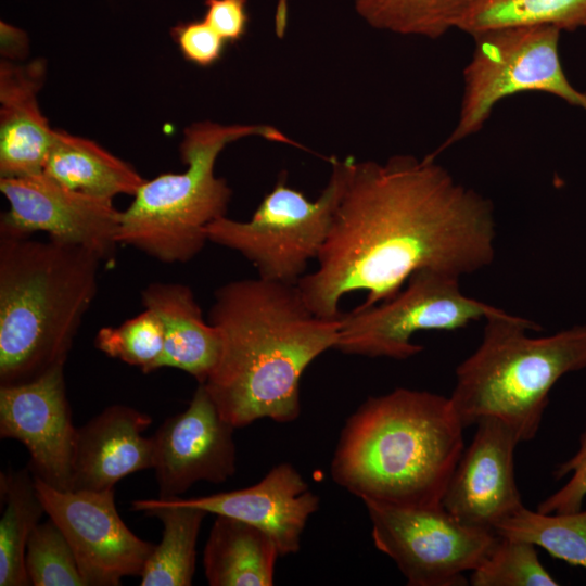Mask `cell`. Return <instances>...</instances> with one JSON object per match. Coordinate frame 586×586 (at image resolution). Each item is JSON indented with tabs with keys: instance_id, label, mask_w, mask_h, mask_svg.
Instances as JSON below:
<instances>
[{
	"instance_id": "cell-29",
	"label": "cell",
	"mask_w": 586,
	"mask_h": 586,
	"mask_svg": "<svg viewBox=\"0 0 586 586\" xmlns=\"http://www.w3.org/2000/svg\"><path fill=\"white\" fill-rule=\"evenodd\" d=\"M25 566L35 586H87L67 538L50 518L33 531Z\"/></svg>"
},
{
	"instance_id": "cell-19",
	"label": "cell",
	"mask_w": 586,
	"mask_h": 586,
	"mask_svg": "<svg viewBox=\"0 0 586 586\" xmlns=\"http://www.w3.org/2000/svg\"><path fill=\"white\" fill-rule=\"evenodd\" d=\"M141 302L163 327L158 369L176 368L204 383L218 360L220 337L204 318L191 288L177 282H152L141 291Z\"/></svg>"
},
{
	"instance_id": "cell-3",
	"label": "cell",
	"mask_w": 586,
	"mask_h": 586,
	"mask_svg": "<svg viewBox=\"0 0 586 586\" xmlns=\"http://www.w3.org/2000/svg\"><path fill=\"white\" fill-rule=\"evenodd\" d=\"M463 429L450 397L406 387L370 396L345 421L332 479L361 500L442 505Z\"/></svg>"
},
{
	"instance_id": "cell-28",
	"label": "cell",
	"mask_w": 586,
	"mask_h": 586,
	"mask_svg": "<svg viewBox=\"0 0 586 586\" xmlns=\"http://www.w3.org/2000/svg\"><path fill=\"white\" fill-rule=\"evenodd\" d=\"M94 344L112 358L139 367L144 373L152 372L158 369L164 348L163 327L157 316L144 308L117 327L101 328Z\"/></svg>"
},
{
	"instance_id": "cell-23",
	"label": "cell",
	"mask_w": 586,
	"mask_h": 586,
	"mask_svg": "<svg viewBox=\"0 0 586 586\" xmlns=\"http://www.w3.org/2000/svg\"><path fill=\"white\" fill-rule=\"evenodd\" d=\"M30 469L1 474L5 508L0 520V586L29 585L25 566L28 539L46 513Z\"/></svg>"
},
{
	"instance_id": "cell-12",
	"label": "cell",
	"mask_w": 586,
	"mask_h": 586,
	"mask_svg": "<svg viewBox=\"0 0 586 586\" xmlns=\"http://www.w3.org/2000/svg\"><path fill=\"white\" fill-rule=\"evenodd\" d=\"M46 513L61 528L87 586H117L140 576L154 544L133 534L118 514L114 488L62 491L35 476Z\"/></svg>"
},
{
	"instance_id": "cell-10",
	"label": "cell",
	"mask_w": 586,
	"mask_h": 586,
	"mask_svg": "<svg viewBox=\"0 0 586 586\" xmlns=\"http://www.w3.org/2000/svg\"><path fill=\"white\" fill-rule=\"evenodd\" d=\"M378 550L390 557L409 586H461L486 558L498 535L453 518L442 505L402 506L361 500Z\"/></svg>"
},
{
	"instance_id": "cell-1",
	"label": "cell",
	"mask_w": 586,
	"mask_h": 586,
	"mask_svg": "<svg viewBox=\"0 0 586 586\" xmlns=\"http://www.w3.org/2000/svg\"><path fill=\"white\" fill-rule=\"evenodd\" d=\"M491 200L425 156L384 163L351 156L345 188L317 258L297 286L317 316H340L341 298L365 291L361 306L395 296L419 269L461 277L495 258Z\"/></svg>"
},
{
	"instance_id": "cell-27",
	"label": "cell",
	"mask_w": 586,
	"mask_h": 586,
	"mask_svg": "<svg viewBox=\"0 0 586 586\" xmlns=\"http://www.w3.org/2000/svg\"><path fill=\"white\" fill-rule=\"evenodd\" d=\"M473 586H557L559 583L538 558L530 542L498 535L494 547L471 572Z\"/></svg>"
},
{
	"instance_id": "cell-32",
	"label": "cell",
	"mask_w": 586,
	"mask_h": 586,
	"mask_svg": "<svg viewBox=\"0 0 586 586\" xmlns=\"http://www.w3.org/2000/svg\"><path fill=\"white\" fill-rule=\"evenodd\" d=\"M203 20L227 41H238L249 24L247 0H205Z\"/></svg>"
},
{
	"instance_id": "cell-13",
	"label": "cell",
	"mask_w": 586,
	"mask_h": 586,
	"mask_svg": "<svg viewBox=\"0 0 586 586\" xmlns=\"http://www.w3.org/2000/svg\"><path fill=\"white\" fill-rule=\"evenodd\" d=\"M77 428L66 395L64 366L25 383L0 387V436L23 443L35 476L72 489Z\"/></svg>"
},
{
	"instance_id": "cell-14",
	"label": "cell",
	"mask_w": 586,
	"mask_h": 586,
	"mask_svg": "<svg viewBox=\"0 0 586 586\" xmlns=\"http://www.w3.org/2000/svg\"><path fill=\"white\" fill-rule=\"evenodd\" d=\"M234 426L199 383L188 408L154 433L158 498L179 497L194 483H222L235 472Z\"/></svg>"
},
{
	"instance_id": "cell-5",
	"label": "cell",
	"mask_w": 586,
	"mask_h": 586,
	"mask_svg": "<svg viewBox=\"0 0 586 586\" xmlns=\"http://www.w3.org/2000/svg\"><path fill=\"white\" fill-rule=\"evenodd\" d=\"M543 329L505 310L485 318L479 347L456 369L450 400L464 428L493 417L520 443L533 440L549 394L565 374L586 368V323L531 337Z\"/></svg>"
},
{
	"instance_id": "cell-24",
	"label": "cell",
	"mask_w": 586,
	"mask_h": 586,
	"mask_svg": "<svg viewBox=\"0 0 586 586\" xmlns=\"http://www.w3.org/2000/svg\"><path fill=\"white\" fill-rule=\"evenodd\" d=\"M586 27V0H467L457 29L472 37L513 26Z\"/></svg>"
},
{
	"instance_id": "cell-21",
	"label": "cell",
	"mask_w": 586,
	"mask_h": 586,
	"mask_svg": "<svg viewBox=\"0 0 586 586\" xmlns=\"http://www.w3.org/2000/svg\"><path fill=\"white\" fill-rule=\"evenodd\" d=\"M43 173L68 189L99 198L135 195L144 179L92 140L54 130Z\"/></svg>"
},
{
	"instance_id": "cell-31",
	"label": "cell",
	"mask_w": 586,
	"mask_h": 586,
	"mask_svg": "<svg viewBox=\"0 0 586 586\" xmlns=\"http://www.w3.org/2000/svg\"><path fill=\"white\" fill-rule=\"evenodd\" d=\"M171 35L183 56L199 66L216 63L226 44L204 20L179 23L171 29Z\"/></svg>"
},
{
	"instance_id": "cell-18",
	"label": "cell",
	"mask_w": 586,
	"mask_h": 586,
	"mask_svg": "<svg viewBox=\"0 0 586 586\" xmlns=\"http://www.w3.org/2000/svg\"><path fill=\"white\" fill-rule=\"evenodd\" d=\"M46 64L36 59L0 64V178L43 171L54 130L40 111L38 94Z\"/></svg>"
},
{
	"instance_id": "cell-8",
	"label": "cell",
	"mask_w": 586,
	"mask_h": 586,
	"mask_svg": "<svg viewBox=\"0 0 586 586\" xmlns=\"http://www.w3.org/2000/svg\"><path fill=\"white\" fill-rule=\"evenodd\" d=\"M560 33L553 26L540 25L502 27L473 36L474 51L463 69L458 122L428 157L435 160L446 149L479 132L494 106L515 93H550L586 112V91L572 85L560 62Z\"/></svg>"
},
{
	"instance_id": "cell-20",
	"label": "cell",
	"mask_w": 586,
	"mask_h": 586,
	"mask_svg": "<svg viewBox=\"0 0 586 586\" xmlns=\"http://www.w3.org/2000/svg\"><path fill=\"white\" fill-rule=\"evenodd\" d=\"M280 557L271 537L246 522L216 515L203 552L211 586H271Z\"/></svg>"
},
{
	"instance_id": "cell-16",
	"label": "cell",
	"mask_w": 586,
	"mask_h": 586,
	"mask_svg": "<svg viewBox=\"0 0 586 586\" xmlns=\"http://www.w3.org/2000/svg\"><path fill=\"white\" fill-rule=\"evenodd\" d=\"M180 501L207 513L233 518L258 527L276 543L280 557L300 550L307 521L320 504L319 497L289 462L272 467L252 486L180 498Z\"/></svg>"
},
{
	"instance_id": "cell-22",
	"label": "cell",
	"mask_w": 586,
	"mask_h": 586,
	"mask_svg": "<svg viewBox=\"0 0 586 586\" xmlns=\"http://www.w3.org/2000/svg\"><path fill=\"white\" fill-rule=\"evenodd\" d=\"M135 511L160 519L161 543L155 545L140 575L141 586H189L195 572L196 543L207 512L180 501V497L138 499Z\"/></svg>"
},
{
	"instance_id": "cell-7",
	"label": "cell",
	"mask_w": 586,
	"mask_h": 586,
	"mask_svg": "<svg viewBox=\"0 0 586 586\" xmlns=\"http://www.w3.org/2000/svg\"><path fill=\"white\" fill-rule=\"evenodd\" d=\"M351 156L331 160L328 184L315 201L278 179L247 221L220 217L207 227L208 241L241 254L266 280L297 284L318 258L342 198Z\"/></svg>"
},
{
	"instance_id": "cell-17",
	"label": "cell",
	"mask_w": 586,
	"mask_h": 586,
	"mask_svg": "<svg viewBox=\"0 0 586 586\" xmlns=\"http://www.w3.org/2000/svg\"><path fill=\"white\" fill-rule=\"evenodd\" d=\"M151 423L136 408L113 405L77 428L72 489H111L131 473L153 469L154 441L143 435Z\"/></svg>"
},
{
	"instance_id": "cell-25",
	"label": "cell",
	"mask_w": 586,
	"mask_h": 586,
	"mask_svg": "<svg viewBox=\"0 0 586 586\" xmlns=\"http://www.w3.org/2000/svg\"><path fill=\"white\" fill-rule=\"evenodd\" d=\"M494 532L502 537L530 542L556 559L586 569V509L544 513L523 506L500 521Z\"/></svg>"
},
{
	"instance_id": "cell-6",
	"label": "cell",
	"mask_w": 586,
	"mask_h": 586,
	"mask_svg": "<svg viewBox=\"0 0 586 586\" xmlns=\"http://www.w3.org/2000/svg\"><path fill=\"white\" fill-rule=\"evenodd\" d=\"M249 136L294 145L270 125H221L209 120L184 129L180 155L182 173L145 180L120 213L119 245L135 247L162 263H187L208 241L207 227L226 216L231 189L215 175L219 153Z\"/></svg>"
},
{
	"instance_id": "cell-2",
	"label": "cell",
	"mask_w": 586,
	"mask_h": 586,
	"mask_svg": "<svg viewBox=\"0 0 586 586\" xmlns=\"http://www.w3.org/2000/svg\"><path fill=\"white\" fill-rule=\"evenodd\" d=\"M207 319L218 331L220 352L201 384L222 417L234 428L263 418L297 419L301 378L335 348L339 317L313 313L297 284L257 277L220 285Z\"/></svg>"
},
{
	"instance_id": "cell-26",
	"label": "cell",
	"mask_w": 586,
	"mask_h": 586,
	"mask_svg": "<svg viewBox=\"0 0 586 586\" xmlns=\"http://www.w3.org/2000/svg\"><path fill=\"white\" fill-rule=\"evenodd\" d=\"M357 14L371 27L437 39L457 28L467 0H353Z\"/></svg>"
},
{
	"instance_id": "cell-15",
	"label": "cell",
	"mask_w": 586,
	"mask_h": 586,
	"mask_svg": "<svg viewBox=\"0 0 586 586\" xmlns=\"http://www.w3.org/2000/svg\"><path fill=\"white\" fill-rule=\"evenodd\" d=\"M463 449L442 499L457 521L485 530L523 507L514 474L515 433L501 420L480 419Z\"/></svg>"
},
{
	"instance_id": "cell-33",
	"label": "cell",
	"mask_w": 586,
	"mask_h": 586,
	"mask_svg": "<svg viewBox=\"0 0 586 586\" xmlns=\"http://www.w3.org/2000/svg\"><path fill=\"white\" fill-rule=\"evenodd\" d=\"M29 50V39L26 33L9 24L0 22V52L3 60L18 62L23 60Z\"/></svg>"
},
{
	"instance_id": "cell-9",
	"label": "cell",
	"mask_w": 586,
	"mask_h": 586,
	"mask_svg": "<svg viewBox=\"0 0 586 586\" xmlns=\"http://www.w3.org/2000/svg\"><path fill=\"white\" fill-rule=\"evenodd\" d=\"M459 277L432 268L413 272L392 298L340 314L335 349L370 358H410L419 331H455L501 309L464 295Z\"/></svg>"
},
{
	"instance_id": "cell-4",
	"label": "cell",
	"mask_w": 586,
	"mask_h": 586,
	"mask_svg": "<svg viewBox=\"0 0 586 586\" xmlns=\"http://www.w3.org/2000/svg\"><path fill=\"white\" fill-rule=\"evenodd\" d=\"M102 260L77 245L0 234V384L65 366Z\"/></svg>"
},
{
	"instance_id": "cell-30",
	"label": "cell",
	"mask_w": 586,
	"mask_h": 586,
	"mask_svg": "<svg viewBox=\"0 0 586 586\" xmlns=\"http://www.w3.org/2000/svg\"><path fill=\"white\" fill-rule=\"evenodd\" d=\"M572 473L568 482L557 492L540 501L538 511L544 513H566L582 509L586 498V435L577 453L561 463L555 471V477Z\"/></svg>"
},
{
	"instance_id": "cell-11",
	"label": "cell",
	"mask_w": 586,
	"mask_h": 586,
	"mask_svg": "<svg viewBox=\"0 0 586 586\" xmlns=\"http://www.w3.org/2000/svg\"><path fill=\"white\" fill-rule=\"evenodd\" d=\"M9 209L0 220V234L26 237L43 232L48 239L85 247L102 260H114L120 211L113 200L74 191L43 171L0 178Z\"/></svg>"
}]
</instances>
